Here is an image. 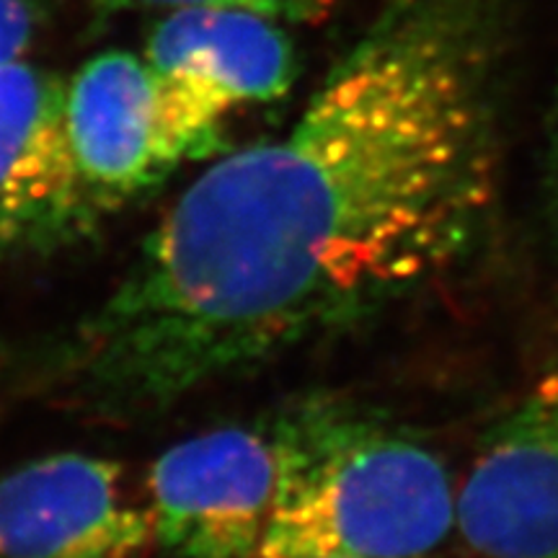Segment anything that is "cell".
I'll return each instance as SVG.
<instances>
[{
  "label": "cell",
  "instance_id": "obj_8",
  "mask_svg": "<svg viewBox=\"0 0 558 558\" xmlns=\"http://www.w3.org/2000/svg\"><path fill=\"white\" fill-rule=\"evenodd\" d=\"M65 128L75 171L101 218L158 186L181 163L143 54L107 50L83 62L65 88Z\"/></svg>",
  "mask_w": 558,
  "mask_h": 558
},
{
  "label": "cell",
  "instance_id": "obj_4",
  "mask_svg": "<svg viewBox=\"0 0 558 558\" xmlns=\"http://www.w3.org/2000/svg\"><path fill=\"white\" fill-rule=\"evenodd\" d=\"M156 546L173 558H259L277 492L275 437L222 427L150 465Z\"/></svg>",
  "mask_w": 558,
  "mask_h": 558
},
{
  "label": "cell",
  "instance_id": "obj_1",
  "mask_svg": "<svg viewBox=\"0 0 558 558\" xmlns=\"http://www.w3.org/2000/svg\"><path fill=\"white\" fill-rule=\"evenodd\" d=\"M518 0H386L284 135L215 160L104 303L54 388L150 414L429 288L492 228Z\"/></svg>",
  "mask_w": 558,
  "mask_h": 558
},
{
  "label": "cell",
  "instance_id": "obj_2",
  "mask_svg": "<svg viewBox=\"0 0 558 558\" xmlns=\"http://www.w3.org/2000/svg\"><path fill=\"white\" fill-rule=\"evenodd\" d=\"M271 437L277 492L259 558H427L456 533L458 484L409 432L308 403Z\"/></svg>",
  "mask_w": 558,
  "mask_h": 558
},
{
  "label": "cell",
  "instance_id": "obj_11",
  "mask_svg": "<svg viewBox=\"0 0 558 558\" xmlns=\"http://www.w3.org/2000/svg\"><path fill=\"white\" fill-rule=\"evenodd\" d=\"M548 171H550V192H554V207L558 209V81L554 109H550V140H548Z\"/></svg>",
  "mask_w": 558,
  "mask_h": 558
},
{
  "label": "cell",
  "instance_id": "obj_6",
  "mask_svg": "<svg viewBox=\"0 0 558 558\" xmlns=\"http://www.w3.org/2000/svg\"><path fill=\"white\" fill-rule=\"evenodd\" d=\"M65 88L29 58L0 68V259L65 248L101 222L70 153Z\"/></svg>",
  "mask_w": 558,
  "mask_h": 558
},
{
  "label": "cell",
  "instance_id": "obj_7",
  "mask_svg": "<svg viewBox=\"0 0 558 558\" xmlns=\"http://www.w3.org/2000/svg\"><path fill=\"white\" fill-rule=\"evenodd\" d=\"M150 546L148 507L114 460L58 452L0 476V558H143Z\"/></svg>",
  "mask_w": 558,
  "mask_h": 558
},
{
  "label": "cell",
  "instance_id": "obj_3",
  "mask_svg": "<svg viewBox=\"0 0 558 558\" xmlns=\"http://www.w3.org/2000/svg\"><path fill=\"white\" fill-rule=\"evenodd\" d=\"M143 58L181 160L205 156L230 111L282 99L298 75L284 24L246 11H169L150 29Z\"/></svg>",
  "mask_w": 558,
  "mask_h": 558
},
{
  "label": "cell",
  "instance_id": "obj_5",
  "mask_svg": "<svg viewBox=\"0 0 558 558\" xmlns=\"http://www.w3.org/2000/svg\"><path fill=\"white\" fill-rule=\"evenodd\" d=\"M456 533L484 558H558V357L481 439Z\"/></svg>",
  "mask_w": 558,
  "mask_h": 558
},
{
  "label": "cell",
  "instance_id": "obj_10",
  "mask_svg": "<svg viewBox=\"0 0 558 558\" xmlns=\"http://www.w3.org/2000/svg\"><path fill=\"white\" fill-rule=\"evenodd\" d=\"M39 21L41 13L34 0H0V68L29 58Z\"/></svg>",
  "mask_w": 558,
  "mask_h": 558
},
{
  "label": "cell",
  "instance_id": "obj_9",
  "mask_svg": "<svg viewBox=\"0 0 558 558\" xmlns=\"http://www.w3.org/2000/svg\"><path fill=\"white\" fill-rule=\"evenodd\" d=\"M101 13L122 11H181V9H226L246 11L277 24H320L329 19L337 0H94Z\"/></svg>",
  "mask_w": 558,
  "mask_h": 558
}]
</instances>
